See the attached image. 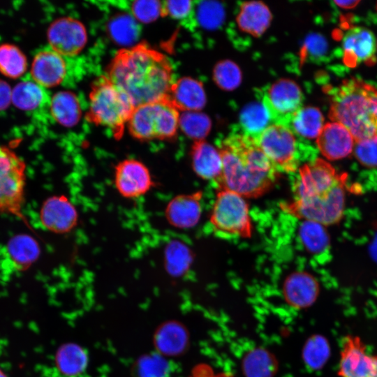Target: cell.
Returning a JSON list of instances; mask_svg holds the SVG:
<instances>
[{"mask_svg":"<svg viewBox=\"0 0 377 377\" xmlns=\"http://www.w3.org/2000/svg\"><path fill=\"white\" fill-rule=\"evenodd\" d=\"M107 76L135 106L168 98L174 83L169 59L145 43L119 50L107 68Z\"/></svg>","mask_w":377,"mask_h":377,"instance_id":"obj_1","label":"cell"},{"mask_svg":"<svg viewBox=\"0 0 377 377\" xmlns=\"http://www.w3.org/2000/svg\"><path fill=\"white\" fill-rule=\"evenodd\" d=\"M344 203V178L330 163L318 158L298 169L293 198L281 207L294 217L328 226L341 220Z\"/></svg>","mask_w":377,"mask_h":377,"instance_id":"obj_2","label":"cell"},{"mask_svg":"<svg viewBox=\"0 0 377 377\" xmlns=\"http://www.w3.org/2000/svg\"><path fill=\"white\" fill-rule=\"evenodd\" d=\"M222 174L216 186L244 198H258L269 191L280 173L256 138L244 133L226 138L219 148Z\"/></svg>","mask_w":377,"mask_h":377,"instance_id":"obj_3","label":"cell"},{"mask_svg":"<svg viewBox=\"0 0 377 377\" xmlns=\"http://www.w3.org/2000/svg\"><path fill=\"white\" fill-rule=\"evenodd\" d=\"M329 117L355 142L377 137V88L355 77L344 80L332 93Z\"/></svg>","mask_w":377,"mask_h":377,"instance_id":"obj_4","label":"cell"},{"mask_svg":"<svg viewBox=\"0 0 377 377\" xmlns=\"http://www.w3.org/2000/svg\"><path fill=\"white\" fill-rule=\"evenodd\" d=\"M135 105L131 98L107 75L98 77L89 93L86 119L108 128L114 138L122 137Z\"/></svg>","mask_w":377,"mask_h":377,"instance_id":"obj_5","label":"cell"},{"mask_svg":"<svg viewBox=\"0 0 377 377\" xmlns=\"http://www.w3.org/2000/svg\"><path fill=\"white\" fill-rule=\"evenodd\" d=\"M179 117V110L166 98L135 106L127 124L138 140H170L177 135Z\"/></svg>","mask_w":377,"mask_h":377,"instance_id":"obj_6","label":"cell"},{"mask_svg":"<svg viewBox=\"0 0 377 377\" xmlns=\"http://www.w3.org/2000/svg\"><path fill=\"white\" fill-rule=\"evenodd\" d=\"M216 234L225 237L249 238L253 226L249 207L244 198L227 190H219L209 217Z\"/></svg>","mask_w":377,"mask_h":377,"instance_id":"obj_7","label":"cell"},{"mask_svg":"<svg viewBox=\"0 0 377 377\" xmlns=\"http://www.w3.org/2000/svg\"><path fill=\"white\" fill-rule=\"evenodd\" d=\"M26 180L24 161L9 147L0 146V213L27 223L22 213Z\"/></svg>","mask_w":377,"mask_h":377,"instance_id":"obj_8","label":"cell"},{"mask_svg":"<svg viewBox=\"0 0 377 377\" xmlns=\"http://www.w3.org/2000/svg\"><path fill=\"white\" fill-rule=\"evenodd\" d=\"M256 139L279 172L293 173L299 169L297 140L290 128L271 124Z\"/></svg>","mask_w":377,"mask_h":377,"instance_id":"obj_9","label":"cell"},{"mask_svg":"<svg viewBox=\"0 0 377 377\" xmlns=\"http://www.w3.org/2000/svg\"><path fill=\"white\" fill-rule=\"evenodd\" d=\"M302 101L300 87L293 80L281 79L265 89L262 104L273 124L288 127L295 114L302 107Z\"/></svg>","mask_w":377,"mask_h":377,"instance_id":"obj_10","label":"cell"},{"mask_svg":"<svg viewBox=\"0 0 377 377\" xmlns=\"http://www.w3.org/2000/svg\"><path fill=\"white\" fill-rule=\"evenodd\" d=\"M114 184L118 193L126 199L139 198L155 185L147 166L135 158H126L115 165Z\"/></svg>","mask_w":377,"mask_h":377,"instance_id":"obj_11","label":"cell"},{"mask_svg":"<svg viewBox=\"0 0 377 377\" xmlns=\"http://www.w3.org/2000/svg\"><path fill=\"white\" fill-rule=\"evenodd\" d=\"M338 374L341 377H377V355L370 354L359 337L342 341Z\"/></svg>","mask_w":377,"mask_h":377,"instance_id":"obj_12","label":"cell"},{"mask_svg":"<svg viewBox=\"0 0 377 377\" xmlns=\"http://www.w3.org/2000/svg\"><path fill=\"white\" fill-rule=\"evenodd\" d=\"M47 40L51 49L64 57H74L84 47L87 33L84 24L71 17L54 20L47 29Z\"/></svg>","mask_w":377,"mask_h":377,"instance_id":"obj_13","label":"cell"},{"mask_svg":"<svg viewBox=\"0 0 377 377\" xmlns=\"http://www.w3.org/2000/svg\"><path fill=\"white\" fill-rule=\"evenodd\" d=\"M39 219L46 230L55 234H66L77 226L79 216L75 206L66 195H54L43 201Z\"/></svg>","mask_w":377,"mask_h":377,"instance_id":"obj_14","label":"cell"},{"mask_svg":"<svg viewBox=\"0 0 377 377\" xmlns=\"http://www.w3.org/2000/svg\"><path fill=\"white\" fill-rule=\"evenodd\" d=\"M343 63L348 67L376 62L377 42L374 34L362 27H351L342 38Z\"/></svg>","mask_w":377,"mask_h":377,"instance_id":"obj_15","label":"cell"},{"mask_svg":"<svg viewBox=\"0 0 377 377\" xmlns=\"http://www.w3.org/2000/svg\"><path fill=\"white\" fill-rule=\"evenodd\" d=\"M355 143V139L344 126L332 121L324 124L316 138L317 147L322 155L332 161L350 154Z\"/></svg>","mask_w":377,"mask_h":377,"instance_id":"obj_16","label":"cell"},{"mask_svg":"<svg viewBox=\"0 0 377 377\" xmlns=\"http://www.w3.org/2000/svg\"><path fill=\"white\" fill-rule=\"evenodd\" d=\"M202 198V192L200 191L176 195L165 207L164 214L166 221L179 229L194 227L200 219Z\"/></svg>","mask_w":377,"mask_h":377,"instance_id":"obj_17","label":"cell"},{"mask_svg":"<svg viewBox=\"0 0 377 377\" xmlns=\"http://www.w3.org/2000/svg\"><path fill=\"white\" fill-rule=\"evenodd\" d=\"M67 73L63 56L51 50L38 52L33 59L31 75L43 87H53L61 84Z\"/></svg>","mask_w":377,"mask_h":377,"instance_id":"obj_18","label":"cell"},{"mask_svg":"<svg viewBox=\"0 0 377 377\" xmlns=\"http://www.w3.org/2000/svg\"><path fill=\"white\" fill-rule=\"evenodd\" d=\"M319 293L317 280L310 274L296 272L285 280L283 293L286 302L297 309L309 306L316 300Z\"/></svg>","mask_w":377,"mask_h":377,"instance_id":"obj_19","label":"cell"},{"mask_svg":"<svg viewBox=\"0 0 377 377\" xmlns=\"http://www.w3.org/2000/svg\"><path fill=\"white\" fill-rule=\"evenodd\" d=\"M191 158L194 172L216 186L222 174V160L219 149L204 140H197L192 145Z\"/></svg>","mask_w":377,"mask_h":377,"instance_id":"obj_20","label":"cell"},{"mask_svg":"<svg viewBox=\"0 0 377 377\" xmlns=\"http://www.w3.org/2000/svg\"><path fill=\"white\" fill-rule=\"evenodd\" d=\"M168 98L179 110L183 112H197L203 108L206 101L202 84L190 77L174 82Z\"/></svg>","mask_w":377,"mask_h":377,"instance_id":"obj_21","label":"cell"},{"mask_svg":"<svg viewBox=\"0 0 377 377\" xmlns=\"http://www.w3.org/2000/svg\"><path fill=\"white\" fill-rule=\"evenodd\" d=\"M6 251L14 267L21 271L27 269L36 262L40 254V248L32 236L18 234L9 239Z\"/></svg>","mask_w":377,"mask_h":377,"instance_id":"obj_22","label":"cell"},{"mask_svg":"<svg viewBox=\"0 0 377 377\" xmlns=\"http://www.w3.org/2000/svg\"><path fill=\"white\" fill-rule=\"evenodd\" d=\"M271 13L268 8L260 1H249L242 4L237 15L239 28L253 36L263 34L269 27Z\"/></svg>","mask_w":377,"mask_h":377,"instance_id":"obj_23","label":"cell"},{"mask_svg":"<svg viewBox=\"0 0 377 377\" xmlns=\"http://www.w3.org/2000/svg\"><path fill=\"white\" fill-rule=\"evenodd\" d=\"M52 118L66 127L76 125L81 117L82 110L77 97L72 92L62 91L53 95L50 101Z\"/></svg>","mask_w":377,"mask_h":377,"instance_id":"obj_24","label":"cell"},{"mask_svg":"<svg viewBox=\"0 0 377 377\" xmlns=\"http://www.w3.org/2000/svg\"><path fill=\"white\" fill-rule=\"evenodd\" d=\"M324 126V117L315 107H302L292 118L288 128L306 139H316Z\"/></svg>","mask_w":377,"mask_h":377,"instance_id":"obj_25","label":"cell"},{"mask_svg":"<svg viewBox=\"0 0 377 377\" xmlns=\"http://www.w3.org/2000/svg\"><path fill=\"white\" fill-rule=\"evenodd\" d=\"M47 96L43 87L34 81H23L12 89V103L17 108L31 111L42 106Z\"/></svg>","mask_w":377,"mask_h":377,"instance_id":"obj_26","label":"cell"},{"mask_svg":"<svg viewBox=\"0 0 377 377\" xmlns=\"http://www.w3.org/2000/svg\"><path fill=\"white\" fill-rule=\"evenodd\" d=\"M242 369L246 377H273L276 371V362L266 350L254 348L244 356Z\"/></svg>","mask_w":377,"mask_h":377,"instance_id":"obj_27","label":"cell"},{"mask_svg":"<svg viewBox=\"0 0 377 377\" xmlns=\"http://www.w3.org/2000/svg\"><path fill=\"white\" fill-rule=\"evenodd\" d=\"M300 239L310 253L320 254L330 246L329 235L324 226L312 221L304 220L299 228Z\"/></svg>","mask_w":377,"mask_h":377,"instance_id":"obj_28","label":"cell"},{"mask_svg":"<svg viewBox=\"0 0 377 377\" xmlns=\"http://www.w3.org/2000/svg\"><path fill=\"white\" fill-rule=\"evenodd\" d=\"M27 68L24 53L15 45H0V73L15 79L22 76Z\"/></svg>","mask_w":377,"mask_h":377,"instance_id":"obj_29","label":"cell"},{"mask_svg":"<svg viewBox=\"0 0 377 377\" xmlns=\"http://www.w3.org/2000/svg\"><path fill=\"white\" fill-rule=\"evenodd\" d=\"M240 121L243 133L256 138L272 121L263 104L252 103L244 109Z\"/></svg>","mask_w":377,"mask_h":377,"instance_id":"obj_30","label":"cell"},{"mask_svg":"<svg viewBox=\"0 0 377 377\" xmlns=\"http://www.w3.org/2000/svg\"><path fill=\"white\" fill-rule=\"evenodd\" d=\"M165 256L167 269L175 275L184 274L192 262L191 251L179 241H173L168 245Z\"/></svg>","mask_w":377,"mask_h":377,"instance_id":"obj_31","label":"cell"},{"mask_svg":"<svg viewBox=\"0 0 377 377\" xmlns=\"http://www.w3.org/2000/svg\"><path fill=\"white\" fill-rule=\"evenodd\" d=\"M179 127L189 138L202 140L209 132L211 122L207 116L197 112H184L179 117Z\"/></svg>","mask_w":377,"mask_h":377,"instance_id":"obj_32","label":"cell"},{"mask_svg":"<svg viewBox=\"0 0 377 377\" xmlns=\"http://www.w3.org/2000/svg\"><path fill=\"white\" fill-rule=\"evenodd\" d=\"M326 342L321 337H314L306 343L303 352L305 363L312 369L320 367L327 354Z\"/></svg>","mask_w":377,"mask_h":377,"instance_id":"obj_33","label":"cell"},{"mask_svg":"<svg viewBox=\"0 0 377 377\" xmlns=\"http://www.w3.org/2000/svg\"><path fill=\"white\" fill-rule=\"evenodd\" d=\"M216 82L223 89H233L239 84L241 73L232 62L223 61L219 64L214 71Z\"/></svg>","mask_w":377,"mask_h":377,"instance_id":"obj_34","label":"cell"},{"mask_svg":"<svg viewBox=\"0 0 377 377\" xmlns=\"http://www.w3.org/2000/svg\"><path fill=\"white\" fill-rule=\"evenodd\" d=\"M353 153L362 165L377 168V137L355 142Z\"/></svg>","mask_w":377,"mask_h":377,"instance_id":"obj_35","label":"cell"},{"mask_svg":"<svg viewBox=\"0 0 377 377\" xmlns=\"http://www.w3.org/2000/svg\"><path fill=\"white\" fill-rule=\"evenodd\" d=\"M133 15L142 22H150L161 15L162 5L158 1H137L131 6Z\"/></svg>","mask_w":377,"mask_h":377,"instance_id":"obj_36","label":"cell"},{"mask_svg":"<svg viewBox=\"0 0 377 377\" xmlns=\"http://www.w3.org/2000/svg\"><path fill=\"white\" fill-rule=\"evenodd\" d=\"M163 343L168 352L177 353L186 346L187 337L186 332L177 325H170L163 332Z\"/></svg>","mask_w":377,"mask_h":377,"instance_id":"obj_37","label":"cell"},{"mask_svg":"<svg viewBox=\"0 0 377 377\" xmlns=\"http://www.w3.org/2000/svg\"><path fill=\"white\" fill-rule=\"evenodd\" d=\"M191 1H166L162 5L161 15H169L175 19L187 17L193 10Z\"/></svg>","mask_w":377,"mask_h":377,"instance_id":"obj_38","label":"cell"},{"mask_svg":"<svg viewBox=\"0 0 377 377\" xmlns=\"http://www.w3.org/2000/svg\"><path fill=\"white\" fill-rule=\"evenodd\" d=\"M222 10H221L220 6L218 5L212 4L210 3H203L200 5L199 8V18L203 25L210 27L216 26L219 23L222 15Z\"/></svg>","mask_w":377,"mask_h":377,"instance_id":"obj_39","label":"cell"},{"mask_svg":"<svg viewBox=\"0 0 377 377\" xmlns=\"http://www.w3.org/2000/svg\"><path fill=\"white\" fill-rule=\"evenodd\" d=\"M12 103V89L4 80H0V111L6 110Z\"/></svg>","mask_w":377,"mask_h":377,"instance_id":"obj_40","label":"cell"},{"mask_svg":"<svg viewBox=\"0 0 377 377\" xmlns=\"http://www.w3.org/2000/svg\"><path fill=\"white\" fill-rule=\"evenodd\" d=\"M339 7L348 9L355 7L359 3L360 1L357 0H350V1H334Z\"/></svg>","mask_w":377,"mask_h":377,"instance_id":"obj_41","label":"cell"},{"mask_svg":"<svg viewBox=\"0 0 377 377\" xmlns=\"http://www.w3.org/2000/svg\"><path fill=\"white\" fill-rule=\"evenodd\" d=\"M0 377H7L6 375L3 372V371L0 369Z\"/></svg>","mask_w":377,"mask_h":377,"instance_id":"obj_42","label":"cell"},{"mask_svg":"<svg viewBox=\"0 0 377 377\" xmlns=\"http://www.w3.org/2000/svg\"><path fill=\"white\" fill-rule=\"evenodd\" d=\"M219 377H229V376H226V375H221V376H219Z\"/></svg>","mask_w":377,"mask_h":377,"instance_id":"obj_43","label":"cell"}]
</instances>
